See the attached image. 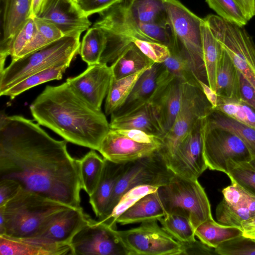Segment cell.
Here are the masks:
<instances>
[{"label": "cell", "instance_id": "cell-1", "mask_svg": "<svg viewBox=\"0 0 255 255\" xmlns=\"http://www.w3.org/2000/svg\"><path fill=\"white\" fill-rule=\"evenodd\" d=\"M39 125L0 113V179L15 180L25 190L81 207L78 166L68 141L52 138Z\"/></svg>", "mask_w": 255, "mask_h": 255}, {"label": "cell", "instance_id": "cell-2", "mask_svg": "<svg viewBox=\"0 0 255 255\" xmlns=\"http://www.w3.org/2000/svg\"><path fill=\"white\" fill-rule=\"evenodd\" d=\"M34 120L68 142L98 150L110 129L105 115L85 101L66 81L47 86L29 107Z\"/></svg>", "mask_w": 255, "mask_h": 255}, {"label": "cell", "instance_id": "cell-3", "mask_svg": "<svg viewBox=\"0 0 255 255\" xmlns=\"http://www.w3.org/2000/svg\"><path fill=\"white\" fill-rule=\"evenodd\" d=\"M99 14V19L93 26L103 29L107 38L100 63L111 65L136 39L159 43L168 48L172 46L168 26L134 21L128 13L123 0Z\"/></svg>", "mask_w": 255, "mask_h": 255}, {"label": "cell", "instance_id": "cell-4", "mask_svg": "<svg viewBox=\"0 0 255 255\" xmlns=\"http://www.w3.org/2000/svg\"><path fill=\"white\" fill-rule=\"evenodd\" d=\"M72 207L22 189L0 207L5 220V234L22 239L37 237L64 211Z\"/></svg>", "mask_w": 255, "mask_h": 255}, {"label": "cell", "instance_id": "cell-5", "mask_svg": "<svg viewBox=\"0 0 255 255\" xmlns=\"http://www.w3.org/2000/svg\"><path fill=\"white\" fill-rule=\"evenodd\" d=\"M81 34L65 35L61 38L11 60L0 72V94L28 76L46 68L60 65L69 66L79 54Z\"/></svg>", "mask_w": 255, "mask_h": 255}, {"label": "cell", "instance_id": "cell-6", "mask_svg": "<svg viewBox=\"0 0 255 255\" xmlns=\"http://www.w3.org/2000/svg\"><path fill=\"white\" fill-rule=\"evenodd\" d=\"M173 48L189 61L197 80L208 84L202 49L201 18L178 0H165Z\"/></svg>", "mask_w": 255, "mask_h": 255}, {"label": "cell", "instance_id": "cell-7", "mask_svg": "<svg viewBox=\"0 0 255 255\" xmlns=\"http://www.w3.org/2000/svg\"><path fill=\"white\" fill-rule=\"evenodd\" d=\"M157 192L165 215L186 216L194 229L213 218L209 200L198 179L174 174L168 183L158 188Z\"/></svg>", "mask_w": 255, "mask_h": 255}, {"label": "cell", "instance_id": "cell-8", "mask_svg": "<svg viewBox=\"0 0 255 255\" xmlns=\"http://www.w3.org/2000/svg\"><path fill=\"white\" fill-rule=\"evenodd\" d=\"M238 70L255 89V44L244 26L210 14L203 18Z\"/></svg>", "mask_w": 255, "mask_h": 255}, {"label": "cell", "instance_id": "cell-9", "mask_svg": "<svg viewBox=\"0 0 255 255\" xmlns=\"http://www.w3.org/2000/svg\"><path fill=\"white\" fill-rule=\"evenodd\" d=\"M213 109L199 85L184 83L180 109L172 126L162 138L158 150L166 163L195 124Z\"/></svg>", "mask_w": 255, "mask_h": 255}, {"label": "cell", "instance_id": "cell-10", "mask_svg": "<svg viewBox=\"0 0 255 255\" xmlns=\"http://www.w3.org/2000/svg\"><path fill=\"white\" fill-rule=\"evenodd\" d=\"M158 151L152 154L128 162L118 180L106 211V220L122 196L131 188L147 185L159 187L169 182L174 175Z\"/></svg>", "mask_w": 255, "mask_h": 255}, {"label": "cell", "instance_id": "cell-11", "mask_svg": "<svg viewBox=\"0 0 255 255\" xmlns=\"http://www.w3.org/2000/svg\"><path fill=\"white\" fill-rule=\"evenodd\" d=\"M202 134L204 154L208 168L228 172V162H250L248 148L238 136L224 128L207 125L203 120Z\"/></svg>", "mask_w": 255, "mask_h": 255}, {"label": "cell", "instance_id": "cell-12", "mask_svg": "<svg viewBox=\"0 0 255 255\" xmlns=\"http://www.w3.org/2000/svg\"><path fill=\"white\" fill-rule=\"evenodd\" d=\"M157 221L144 222L137 228L118 231L129 255H181L180 243L161 228Z\"/></svg>", "mask_w": 255, "mask_h": 255}, {"label": "cell", "instance_id": "cell-13", "mask_svg": "<svg viewBox=\"0 0 255 255\" xmlns=\"http://www.w3.org/2000/svg\"><path fill=\"white\" fill-rule=\"evenodd\" d=\"M72 255H129L116 229L90 218L70 243Z\"/></svg>", "mask_w": 255, "mask_h": 255}, {"label": "cell", "instance_id": "cell-14", "mask_svg": "<svg viewBox=\"0 0 255 255\" xmlns=\"http://www.w3.org/2000/svg\"><path fill=\"white\" fill-rule=\"evenodd\" d=\"M200 120L180 143L166 164L175 174L185 178L198 179L208 168L203 149Z\"/></svg>", "mask_w": 255, "mask_h": 255}, {"label": "cell", "instance_id": "cell-15", "mask_svg": "<svg viewBox=\"0 0 255 255\" xmlns=\"http://www.w3.org/2000/svg\"><path fill=\"white\" fill-rule=\"evenodd\" d=\"M184 83L170 74L162 63L156 87L148 101L165 133L172 126L180 109Z\"/></svg>", "mask_w": 255, "mask_h": 255}, {"label": "cell", "instance_id": "cell-16", "mask_svg": "<svg viewBox=\"0 0 255 255\" xmlns=\"http://www.w3.org/2000/svg\"><path fill=\"white\" fill-rule=\"evenodd\" d=\"M113 78L111 66L99 63L88 66L80 75L69 78L66 81L88 104L101 111Z\"/></svg>", "mask_w": 255, "mask_h": 255}, {"label": "cell", "instance_id": "cell-17", "mask_svg": "<svg viewBox=\"0 0 255 255\" xmlns=\"http://www.w3.org/2000/svg\"><path fill=\"white\" fill-rule=\"evenodd\" d=\"M35 17L53 24L64 36L81 34L92 24L88 17L70 0H50Z\"/></svg>", "mask_w": 255, "mask_h": 255}, {"label": "cell", "instance_id": "cell-18", "mask_svg": "<svg viewBox=\"0 0 255 255\" xmlns=\"http://www.w3.org/2000/svg\"><path fill=\"white\" fill-rule=\"evenodd\" d=\"M159 148L156 145L137 142L110 128L98 151L110 161L126 163L150 155Z\"/></svg>", "mask_w": 255, "mask_h": 255}, {"label": "cell", "instance_id": "cell-19", "mask_svg": "<svg viewBox=\"0 0 255 255\" xmlns=\"http://www.w3.org/2000/svg\"><path fill=\"white\" fill-rule=\"evenodd\" d=\"M90 218L81 207H71L64 211L37 237L33 239L70 246L74 236L87 223Z\"/></svg>", "mask_w": 255, "mask_h": 255}, {"label": "cell", "instance_id": "cell-20", "mask_svg": "<svg viewBox=\"0 0 255 255\" xmlns=\"http://www.w3.org/2000/svg\"><path fill=\"white\" fill-rule=\"evenodd\" d=\"M110 127L113 129H139L161 138L165 134L148 101L124 114L111 115Z\"/></svg>", "mask_w": 255, "mask_h": 255}, {"label": "cell", "instance_id": "cell-21", "mask_svg": "<svg viewBox=\"0 0 255 255\" xmlns=\"http://www.w3.org/2000/svg\"><path fill=\"white\" fill-rule=\"evenodd\" d=\"M0 255H72L71 246L48 243L36 239L0 236Z\"/></svg>", "mask_w": 255, "mask_h": 255}, {"label": "cell", "instance_id": "cell-22", "mask_svg": "<svg viewBox=\"0 0 255 255\" xmlns=\"http://www.w3.org/2000/svg\"><path fill=\"white\" fill-rule=\"evenodd\" d=\"M126 163H116L104 158L103 171L89 202L99 221H104L116 183L124 172Z\"/></svg>", "mask_w": 255, "mask_h": 255}, {"label": "cell", "instance_id": "cell-23", "mask_svg": "<svg viewBox=\"0 0 255 255\" xmlns=\"http://www.w3.org/2000/svg\"><path fill=\"white\" fill-rule=\"evenodd\" d=\"M32 0H1V37L3 48L24 22L31 17Z\"/></svg>", "mask_w": 255, "mask_h": 255}, {"label": "cell", "instance_id": "cell-24", "mask_svg": "<svg viewBox=\"0 0 255 255\" xmlns=\"http://www.w3.org/2000/svg\"><path fill=\"white\" fill-rule=\"evenodd\" d=\"M165 215L157 190L141 198L117 220L121 225L157 220Z\"/></svg>", "mask_w": 255, "mask_h": 255}, {"label": "cell", "instance_id": "cell-25", "mask_svg": "<svg viewBox=\"0 0 255 255\" xmlns=\"http://www.w3.org/2000/svg\"><path fill=\"white\" fill-rule=\"evenodd\" d=\"M123 2L134 21L168 26L165 0H123Z\"/></svg>", "mask_w": 255, "mask_h": 255}, {"label": "cell", "instance_id": "cell-26", "mask_svg": "<svg viewBox=\"0 0 255 255\" xmlns=\"http://www.w3.org/2000/svg\"><path fill=\"white\" fill-rule=\"evenodd\" d=\"M162 66V63H154L144 71L137 80L124 105L111 115L124 114L147 102L156 87Z\"/></svg>", "mask_w": 255, "mask_h": 255}, {"label": "cell", "instance_id": "cell-27", "mask_svg": "<svg viewBox=\"0 0 255 255\" xmlns=\"http://www.w3.org/2000/svg\"><path fill=\"white\" fill-rule=\"evenodd\" d=\"M205 123L211 126L226 129L238 136L245 143L252 158L255 157V129L213 109L204 118Z\"/></svg>", "mask_w": 255, "mask_h": 255}, {"label": "cell", "instance_id": "cell-28", "mask_svg": "<svg viewBox=\"0 0 255 255\" xmlns=\"http://www.w3.org/2000/svg\"><path fill=\"white\" fill-rule=\"evenodd\" d=\"M201 33L203 60L208 85L215 91L217 69L223 48L204 20L201 25Z\"/></svg>", "mask_w": 255, "mask_h": 255}, {"label": "cell", "instance_id": "cell-29", "mask_svg": "<svg viewBox=\"0 0 255 255\" xmlns=\"http://www.w3.org/2000/svg\"><path fill=\"white\" fill-rule=\"evenodd\" d=\"M154 63L132 42L110 66L114 78L119 79L150 67Z\"/></svg>", "mask_w": 255, "mask_h": 255}, {"label": "cell", "instance_id": "cell-30", "mask_svg": "<svg viewBox=\"0 0 255 255\" xmlns=\"http://www.w3.org/2000/svg\"><path fill=\"white\" fill-rule=\"evenodd\" d=\"M239 71L223 48L217 69L215 92L218 96L239 99Z\"/></svg>", "mask_w": 255, "mask_h": 255}, {"label": "cell", "instance_id": "cell-31", "mask_svg": "<svg viewBox=\"0 0 255 255\" xmlns=\"http://www.w3.org/2000/svg\"><path fill=\"white\" fill-rule=\"evenodd\" d=\"M195 235L200 241L213 248L223 243L243 235L240 228L226 226L209 219L195 229Z\"/></svg>", "mask_w": 255, "mask_h": 255}, {"label": "cell", "instance_id": "cell-32", "mask_svg": "<svg viewBox=\"0 0 255 255\" xmlns=\"http://www.w3.org/2000/svg\"><path fill=\"white\" fill-rule=\"evenodd\" d=\"M149 67L144 68L134 74L119 79L113 77L105 104L107 115H111L124 105L138 78Z\"/></svg>", "mask_w": 255, "mask_h": 255}, {"label": "cell", "instance_id": "cell-33", "mask_svg": "<svg viewBox=\"0 0 255 255\" xmlns=\"http://www.w3.org/2000/svg\"><path fill=\"white\" fill-rule=\"evenodd\" d=\"M82 188L90 196L94 191L100 180L104 158L92 149L83 157L76 159Z\"/></svg>", "mask_w": 255, "mask_h": 255}, {"label": "cell", "instance_id": "cell-34", "mask_svg": "<svg viewBox=\"0 0 255 255\" xmlns=\"http://www.w3.org/2000/svg\"><path fill=\"white\" fill-rule=\"evenodd\" d=\"M36 30L34 17H29L18 29L13 37L2 48H0V72L4 69L6 57L16 59L33 38Z\"/></svg>", "mask_w": 255, "mask_h": 255}, {"label": "cell", "instance_id": "cell-35", "mask_svg": "<svg viewBox=\"0 0 255 255\" xmlns=\"http://www.w3.org/2000/svg\"><path fill=\"white\" fill-rule=\"evenodd\" d=\"M68 67L69 66L67 65L52 66L31 74L13 85L0 95L8 96L13 99L33 87L52 80L62 79L63 73Z\"/></svg>", "mask_w": 255, "mask_h": 255}, {"label": "cell", "instance_id": "cell-36", "mask_svg": "<svg viewBox=\"0 0 255 255\" xmlns=\"http://www.w3.org/2000/svg\"><path fill=\"white\" fill-rule=\"evenodd\" d=\"M107 38L101 28L93 26L89 28L81 43L79 54L88 66L100 63L105 49Z\"/></svg>", "mask_w": 255, "mask_h": 255}, {"label": "cell", "instance_id": "cell-37", "mask_svg": "<svg viewBox=\"0 0 255 255\" xmlns=\"http://www.w3.org/2000/svg\"><path fill=\"white\" fill-rule=\"evenodd\" d=\"M213 109L255 129V110L240 99L218 96Z\"/></svg>", "mask_w": 255, "mask_h": 255}, {"label": "cell", "instance_id": "cell-38", "mask_svg": "<svg viewBox=\"0 0 255 255\" xmlns=\"http://www.w3.org/2000/svg\"><path fill=\"white\" fill-rule=\"evenodd\" d=\"M158 221L163 230L177 241L188 242L196 240L195 229L187 217L177 214H166Z\"/></svg>", "mask_w": 255, "mask_h": 255}, {"label": "cell", "instance_id": "cell-39", "mask_svg": "<svg viewBox=\"0 0 255 255\" xmlns=\"http://www.w3.org/2000/svg\"><path fill=\"white\" fill-rule=\"evenodd\" d=\"M34 18L36 25V32L30 42L17 58L64 36L62 32L53 24L37 17Z\"/></svg>", "mask_w": 255, "mask_h": 255}, {"label": "cell", "instance_id": "cell-40", "mask_svg": "<svg viewBox=\"0 0 255 255\" xmlns=\"http://www.w3.org/2000/svg\"><path fill=\"white\" fill-rule=\"evenodd\" d=\"M158 188L157 187L147 185H139L131 188L122 196L111 214L104 222L117 229V220L119 216L141 198L157 191Z\"/></svg>", "mask_w": 255, "mask_h": 255}, {"label": "cell", "instance_id": "cell-41", "mask_svg": "<svg viewBox=\"0 0 255 255\" xmlns=\"http://www.w3.org/2000/svg\"><path fill=\"white\" fill-rule=\"evenodd\" d=\"M216 215L220 224L241 229L244 222L254 217L247 208L231 205L223 198L217 206Z\"/></svg>", "mask_w": 255, "mask_h": 255}, {"label": "cell", "instance_id": "cell-42", "mask_svg": "<svg viewBox=\"0 0 255 255\" xmlns=\"http://www.w3.org/2000/svg\"><path fill=\"white\" fill-rule=\"evenodd\" d=\"M227 175L231 182L255 196V169L249 162L231 161L227 164Z\"/></svg>", "mask_w": 255, "mask_h": 255}, {"label": "cell", "instance_id": "cell-43", "mask_svg": "<svg viewBox=\"0 0 255 255\" xmlns=\"http://www.w3.org/2000/svg\"><path fill=\"white\" fill-rule=\"evenodd\" d=\"M169 49L170 56L163 63L167 71L185 83L199 85L188 60L175 48Z\"/></svg>", "mask_w": 255, "mask_h": 255}, {"label": "cell", "instance_id": "cell-44", "mask_svg": "<svg viewBox=\"0 0 255 255\" xmlns=\"http://www.w3.org/2000/svg\"><path fill=\"white\" fill-rule=\"evenodd\" d=\"M209 6L218 16L240 26L249 21L241 6L234 0H206Z\"/></svg>", "mask_w": 255, "mask_h": 255}, {"label": "cell", "instance_id": "cell-45", "mask_svg": "<svg viewBox=\"0 0 255 255\" xmlns=\"http://www.w3.org/2000/svg\"><path fill=\"white\" fill-rule=\"evenodd\" d=\"M215 250L220 255H255V242L242 235L223 243Z\"/></svg>", "mask_w": 255, "mask_h": 255}, {"label": "cell", "instance_id": "cell-46", "mask_svg": "<svg viewBox=\"0 0 255 255\" xmlns=\"http://www.w3.org/2000/svg\"><path fill=\"white\" fill-rule=\"evenodd\" d=\"M133 42L154 63H162L170 56L169 48L163 44L139 39L134 40Z\"/></svg>", "mask_w": 255, "mask_h": 255}, {"label": "cell", "instance_id": "cell-47", "mask_svg": "<svg viewBox=\"0 0 255 255\" xmlns=\"http://www.w3.org/2000/svg\"><path fill=\"white\" fill-rule=\"evenodd\" d=\"M123 0H74L78 8L87 16L101 13Z\"/></svg>", "mask_w": 255, "mask_h": 255}, {"label": "cell", "instance_id": "cell-48", "mask_svg": "<svg viewBox=\"0 0 255 255\" xmlns=\"http://www.w3.org/2000/svg\"><path fill=\"white\" fill-rule=\"evenodd\" d=\"M118 133L137 142L156 145L160 148L162 138L139 129H115Z\"/></svg>", "mask_w": 255, "mask_h": 255}, {"label": "cell", "instance_id": "cell-49", "mask_svg": "<svg viewBox=\"0 0 255 255\" xmlns=\"http://www.w3.org/2000/svg\"><path fill=\"white\" fill-rule=\"evenodd\" d=\"M22 189L17 181L8 178L0 179V207L5 205Z\"/></svg>", "mask_w": 255, "mask_h": 255}, {"label": "cell", "instance_id": "cell-50", "mask_svg": "<svg viewBox=\"0 0 255 255\" xmlns=\"http://www.w3.org/2000/svg\"><path fill=\"white\" fill-rule=\"evenodd\" d=\"M180 243L182 247L181 255H218L214 248L209 247L201 241L195 240L191 242Z\"/></svg>", "mask_w": 255, "mask_h": 255}, {"label": "cell", "instance_id": "cell-51", "mask_svg": "<svg viewBox=\"0 0 255 255\" xmlns=\"http://www.w3.org/2000/svg\"><path fill=\"white\" fill-rule=\"evenodd\" d=\"M239 99L255 110V89L240 72H239Z\"/></svg>", "mask_w": 255, "mask_h": 255}, {"label": "cell", "instance_id": "cell-52", "mask_svg": "<svg viewBox=\"0 0 255 255\" xmlns=\"http://www.w3.org/2000/svg\"><path fill=\"white\" fill-rule=\"evenodd\" d=\"M197 81L206 98L212 105L213 108H215L217 106L218 99L216 92L212 90L207 84L199 80Z\"/></svg>", "mask_w": 255, "mask_h": 255}, {"label": "cell", "instance_id": "cell-53", "mask_svg": "<svg viewBox=\"0 0 255 255\" xmlns=\"http://www.w3.org/2000/svg\"><path fill=\"white\" fill-rule=\"evenodd\" d=\"M241 6L250 20L255 16V0H234Z\"/></svg>", "mask_w": 255, "mask_h": 255}, {"label": "cell", "instance_id": "cell-54", "mask_svg": "<svg viewBox=\"0 0 255 255\" xmlns=\"http://www.w3.org/2000/svg\"><path fill=\"white\" fill-rule=\"evenodd\" d=\"M242 230L243 236L255 239V216L243 223Z\"/></svg>", "mask_w": 255, "mask_h": 255}, {"label": "cell", "instance_id": "cell-55", "mask_svg": "<svg viewBox=\"0 0 255 255\" xmlns=\"http://www.w3.org/2000/svg\"><path fill=\"white\" fill-rule=\"evenodd\" d=\"M50 0H32L31 17H35L41 12Z\"/></svg>", "mask_w": 255, "mask_h": 255}, {"label": "cell", "instance_id": "cell-56", "mask_svg": "<svg viewBox=\"0 0 255 255\" xmlns=\"http://www.w3.org/2000/svg\"><path fill=\"white\" fill-rule=\"evenodd\" d=\"M249 162L252 165V166L255 169V157H253Z\"/></svg>", "mask_w": 255, "mask_h": 255}, {"label": "cell", "instance_id": "cell-57", "mask_svg": "<svg viewBox=\"0 0 255 255\" xmlns=\"http://www.w3.org/2000/svg\"><path fill=\"white\" fill-rule=\"evenodd\" d=\"M71 0V1H73L74 0Z\"/></svg>", "mask_w": 255, "mask_h": 255}, {"label": "cell", "instance_id": "cell-58", "mask_svg": "<svg viewBox=\"0 0 255 255\" xmlns=\"http://www.w3.org/2000/svg\"><path fill=\"white\" fill-rule=\"evenodd\" d=\"M253 240H254L255 241V239H254Z\"/></svg>", "mask_w": 255, "mask_h": 255}]
</instances>
